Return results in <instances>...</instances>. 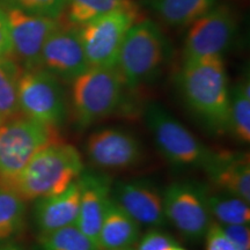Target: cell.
Wrapping results in <instances>:
<instances>
[{
    "label": "cell",
    "instance_id": "1",
    "mask_svg": "<svg viewBox=\"0 0 250 250\" xmlns=\"http://www.w3.org/2000/svg\"><path fill=\"white\" fill-rule=\"evenodd\" d=\"M83 171L79 151L59 142L37 152L13 176L0 179V187L11 189L23 201H34L65 191Z\"/></svg>",
    "mask_w": 250,
    "mask_h": 250
},
{
    "label": "cell",
    "instance_id": "2",
    "mask_svg": "<svg viewBox=\"0 0 250 250\" xmlns=\"http://www.w3.org/2000/svg\"><path fill=\"white\" fill-rule=\"evenodd\" d=\"M179 83L187 104L211 130H228L230 92L223 57L184 61Z\"/></svg>",
    "mask_w": 250,
    "mask_h": 250
},
{
    "label": "cell",
    "instance_id": "3",
    "mask_svg": "<svg viewBox=\"0 0 250 250\" xmlns=\"http://www.w3.org/2000/svg\"><path fill=\"white\" fill-rule=\"evenodd\" d=\"M169 55V44L160 26L153 20H138L125 35L116 68L129 89L152 81L160 73Z\"/></svg>",
    "mask_w": 250,
    "mask_h": 250
},
{
    "label": "cell",
    "instance_id": "4",
    "mask_svg": "<svg viewBox=\"0 0 250 250\" xmlns=\"http://www.w3.org/2000/svg\"><path fill=\"white\" fill-rule=\"evenodd\" d=\"M126 88L116 67L89 66L72 81L71 101L77 123L88 126L110 116L123 103Z\"/></svg>",
    "mask_w": 250,
    "mask_h": 250
},
{
    "label": "cell",
    "instance_id": "5",
    "mask_svg": "<svg viewBox=\"0 0 250 250\" xmlns=\"http://www.w3.org/2000/svg\"><path fill=\"white\" fill-rule=\"evenodd\" d=\"M59 142L57 127L23 115L0 123V179L13 176L37 152Z\"/></svg>",
    "mask_w": 250,
    "mask_h": 250
},
{
    "label": "cell",
    "instance_id": "6",
    "mask_svg": "<svg viewBox=\"0 0 250 250\" xmlns=\"http://www.w3.org/2000/svg\"><path fill=\"white\" fill-rule=\"evenodd\" d=\"M145 117L159 151L170 164L204 167L212 154L211 149L165 108L151 103L146 109Z\"/></svg>",
    "mask_w": 250,
    "mask_h": 250
},
{
    "label": "cell",
    "instance_id": "7",
    "mask_svg": "<svg viewBox=\"0 0 250 250\" xmlns=\"http://www.w3.org/2000/svg\"><path fill=\"white\" fill-rule=\"evenodd\" d=\"M138 18L137 5L115 9L79 27L89 66L116 67L125 35Z\"/></svg>",
    "mask_w": 250,
    "mask_h": 250
},
{
    "label": "cell",
    "instance_id": "8",
    "mask_svg": "<svg viewBox=\"0 0 250 250\" xmlns=\"http://www.w3.org/2000/svg\"><path fill=\"white\" fill-rule=\"evenodd\" d=\"M21 115L57 127L66 116V101L59 79L44 68L22 70L18 86Z\"/></svg>",
    "mask_w": 250,
    "mask_h": 250
},
{
    "label": "cell",
    "instance_id": "9",
    "mask_svg": "<svg viewBox=\"0 0 250 250\" xmlns=\"http://www.w3.org/2000/svg\"><path fill=\"white\" fill-rule=\"evenodd\" d=\"M237 23L235 9L218 2L190 24L184 42V61L210 56L223 57L235 39Z\"/></svg>",
    "mask_w": 250,
    "mask_h": 250
},
{
    "label": "cell",
    "instance_id": "10",
    "mask_svg": "<svg viewBox=\"0 0 250 250\" xmlns=\"http://www.w3.org/2000/svg\"><path fill=\"white\" fill-rule=\"evenodd\" d=\"M167 220L191 241L205 236L212 223L206 192L192 183L177 182L170 184L162 196Z\"/></svg>",
    "mask_w": 250,
    "mask_h": 250
},
{
    "label": "cell",
    "instance_id": "11",
    "mask_svg": "<svg viewBox=\"0 0 250 250\" xmlns=\"http://www.w3.org/2000/svg\"><path fill=\"white\" fill-rule=\"evenodd\" d=\"M8 22L11 57L22 70L41 67L46 40L61 26V19L37 15L17 8H2Z\"/></svg>",
    "mask_w": 250,
    "mask_h": 250
},
{
    "label": "cell",
    "instance_id": "12",
    "mask_svg": "<svg viewBox=\"0 0 250 250\" xmlns=\"http://www.w3.org/2000/svg\"><path fill=\"white\" fill-rule=\"evenodd\" d=\"M41 67L71 83L89 67L79 27L61 23L43 46Z\"/></svg>",
    "mask_w": 250,
    "mask_h": 250
},
{
    "label": "cell",
    "instance_id": "13",
    "mask_svg": "<svg viewBox=\"0 0 250 250\" xmlns=\"http://www.w3.org/2000/svg\"><path fill=\"white\" fill-rule=\"evenodd\" d=\"M85 149L89 161L103 169H125L142 158L139 140L116 127H105L90 134Z\"/></svg>",
    "mask_w": 250,
    "mask_h": 250
},
{
    "label": "cell",
    "instance_id": "14",
    "mask_svg": "<svg viewBox=\"0 0 250 250\" xmlns=\"http://www.w3.org/2000/svg\"><path fill=\"white\" fill-rule=\"evenodd\" d=\"M114 201L139 225L160 227L167 223L164 199L147 181L122 182L115 189Z\"/></svg>",
    "mask_w": 250,
    "mask_h": 250
},
{
    "label": "cell",
    "instance_id": "15",
    "mask_svg": "<svg viewBox=\"0 0 250 250\" xmlns=\"http://www.w3.org/2000/svg\"><path fill=\"white\" fill-rule=\"evenodd\" d=\"M204 169L221 192L250 203V160L248 153L212 152Z\"/></svg>",
    "mask_w": 250,
    "mask_h": 250
},
{
    "label": "cell",
    "instance_id": "16",
    "mask_svg": "<svg viewBox=\"0 0 250 250\" xmlns=\"http://www.w3.org/2000/svg\"><path fill=\"white\" fill-rule=\"evenodd\" d=\"M80 186V206L76 226L96 243L103 215L110 201V186L105 176L81 174L78 179Z\"/></svg>",
    "mask_w": 250,
    "mask_h": 250
},
{
    "label": "cell",
    "instance_id": "17",
    "mask_svg": "<svg viewBox=\"0 0 250 250\" xmlns=\"http://www.w3.org/2000/svg\"><path fill=\"white\" fill-rule=\"evenodd\" d=\"M79 206L80 186L78 181L58 195L37 199L35 221L41 234L76 225Z\"/></svg>",
    "mask_w": 250,
    "mask_h": 250
},
{
    "label": "cell",
    "instance_id": "18",
    "mask_svg": "<svg viewBox=\"0 0 250 250\" xmlns=\"http://www.w3.org/2000/svg\"><path fill=\"white\" fill-rule=\"evenodd\" d=\"M139 236L140 225L110 198L96 240L98 250L132 248Z\"/></svg>",
    "mask_w": 250,
    "mask_h": 250
},
{
    "label": "cell",
    "instance_id": "19",
    "mask_svg": "<svg viewBox=\"0 0 250 250\" xmlns=\"http://www.w3.org/2000/svg\"><path fill=\"white\" fill-rule=\"evenodd\" d=\"M219 0H140L156 18L170 27L190 26Z\"/></svg>",
    "mask_w": 250,
    "mask_h": 250
},
{
    "label": "cell",
    "instance_id": "20",
    "mask_svg": "<svg viewBox=\"0 0 250 250\" xmlns=\"http://www.w3.org/2000/svg\"><path fill=\"white\" fill-rule=\"evenodd\" d=\"M228 131L240 143L250 142V85L248 77L243 78L232 89L229 96Z\"/></svg>",
    "mask_w": 250,
    "mask_h": 250
},
{
    "label": "cell",
    "instance_id": "21",
    "mask_svg": "<svg viewBox=\"0 0 250 250\" xmlns=\"http://www.w3.org/2000/svg\"><path fill=\"white\" fill-rule=\"evenodd\" d=\"M20 65L11 56L0 57V122H5L21 114L19 108L18 86Z\"/></svg>",
    "mask_w": 250,
    "mask_h": 250
},
{
    "label": "cell",
    "instance_id": "22",
    "mask_svg": "<svg viewBox=\"0 0 250 250\" xmlns=\"http://www.w3.org/2000/svg\"><path fill=\"white\" fill-rule=\"evenodd\" d=\"M26 211V201L11 189L0 187V243L7 242L21 233Z\"/></svg>",
    "mask_w": 250,
    "mask_h": 250
},
{
    "label": "cell",
    "instance_id": "23",
    "mask_svg": "<svg viewBox=\"0 0 250 250\" xmlns=\"http://www.w3.org/2000/svg\"><path fill=\"white\" fill-rule=\"evenodd\" d=\"M133 6L137 4L132 0H65L68 22L77 27L83 26L115 9Z\"/></svg>",
    "mask_w": 250,
    "mask_h": 250
},
{
    "label": "cell",
    "instance_id": "24",
    "mask_svg": "<svg viewBox=\"0 0 250 250\" xmlns=\"http://www.w3.org/2000/svg\"><path fill=\"white\" fill-rule=\"evenodd\" d=\"M208 206L211 215L217 219L221 226L227 225H249V203L233 195L221 192L219 195H208Z\"/></svg>",
    "mask_w": 250,
    "mask_h": 250
},
{
    "label": "cell",
    "instance_id": "25",
    "mask_svg": "<svg viewBox=\"0 0 250 250\" xmlns=\"http://www.w3.org/2000/svg\"><path fill=\"white\" fill-rule=\"evenodd\" d=\"M40 247L42 250H98L96 243L76 225L41 234Z\"/></svg>",
    "mask_w": 250,
    "mask_h": 250
},
{
    "label": "cell",
    "instance_id": "26",
    "mask_svg": "<svg viewBox=\"0 0 250 250\" xmlns=\"http://www.w3.org/2000/svg\"><path fill=\"white\" fill-rule=\"evenodd\" d=\"M1 8H17L37 15L62 19L65 0H0Z\"/></svg>",
    "mask_w": 250,
    "mask_h": 250
},
{
    "label": "cell",
    "instance_id": "27",
    "mask_svg": "<svg viewBox=\"0 0 250 250\" xmlns=\"http://www.w3.org/2000/svg\"><path fill=\"white\" fill-rule=\"evenodd\" d=\"M176 247V241L167 233L152 229L140 239L136 250H175Z\"/></svg>",
    "mask_w": 250,
    "mask_h": 250
},
{
    "label": "cell",
    "instance_id": "28",
    "mask_svg": "<svg viewBox=\"0 0 250 250\" xmlns=\"http://www.w3.org/2000/svg\"><path fill=\"white\" fill-rule=\"evenodd\" d=\"M204 237H206V250H236L220 224L212 221Z\"/></svg>",
    "mask_w": 250,
    "mask_h": 250
},
{
    "label": "cell",
    "instance_id": "29",
    "mask_svg": "<svg viewBox=\"0 0 250 250\" xmlns=\"http://www.w3.org/2000/svg\"><path fill=\"white\" fill-rule=\"evenodd\" d=\"M223 227L236 250H250L249 225H227Z\"/></svg>",
    "mask_w": 250,
    "mask_h": 250
},
{
    "label": "cell",
    "instance_id": "30",
    "mask_svg": "<svg viewBox=\"0 0 250 250\" xmlns=\"http://www.w3.org/2000/svg\"><path fill=\"white\" fill-rule=\"evenodd\" d=\"M11 56V39L5 11L0 7V57Z\"/></svg>",
    "mask_w": 250,
    "mask_h": 250
},
{
    "label": "cell",
    "instance_id": "31",
    "mask_svg": "<svg viewBox=\"0 0 250 250\" xmlns=\"http://www.w3.org/2000/svg\"><path fill=\"white\" fill-rule=\"evenodd\" d=\"M0 250H23L21 247L17 245H12V243H7V245L0 246Z\"/></svg>",
    "mask_w": 250,
    "mask_h": 250
},
{
    "label": "cell",
    "instance_id": "32",
    "mask_svg": "<svg viewBox=\"0 0 250 250\" xmlns=\"http://www.w3.org/2000/svg\"><path fill=\"white\" fill-rule=\"evenodd\" d=\"M116 250H134L132 248H125V249H116Z\"/></svg>",
    "mask_w": 250,
    "mask_h": 250
},
{
    "label": "cell",
    "instance_id": "33",
    "mask_svg": "<svg viewBox=\"0 0 250 250\" xmlns=\"http://www.w3.org/2000/svg\"><path fill=\"white\" fill-rule=\"evenodd\" d=\"M175 250H186V249H182V248H181V247L177 246V247H176V249H175Z\"/></svg>",
    "mask_w": 250,
    "mask_h": 250
},
{
    "label": "cell",
    "instance_id": "34",
    "mask_svg": "<svg viewBox=\"0 0 250 250\" xmlns=\"http://www.w3.org/2000/svg\"><path fill=\"white\" fill-rule=\"evenodd\" d=\"M0 123H1V122H0Z\"/></svg>",
    "mask_w": 250,
    "mask_h": 250
}]
</instances>
